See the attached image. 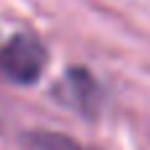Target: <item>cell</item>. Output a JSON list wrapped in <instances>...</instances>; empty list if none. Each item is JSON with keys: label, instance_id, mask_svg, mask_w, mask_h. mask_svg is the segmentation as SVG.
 I'll return each mask as SVG.
<instances>
[{"label": "cell", "instance_id": "obj_1", "mask_svg": "<svg viewBox=\"0 0 150 150\" xmlns=\"http://www.w3.org/2000/svg\"><path fill=\"white\" fill-rule=\"evenodd\" d=\"M47 69V47L45 42L29 32H13L0 37V79L11 84H37Z\"/></svg>", "mask_w": 150, "mask_h": 150}, {"label": "cell", "instance_id": "obj_2", "mask_svg": "<svg viewBox=\"0 0 150 150\" xmlns=\"http://www.w3.org/2000/svg\"><path fill=\"white\" fill-rule=\"evenodd\" d=\"M50 98L79 113L82 119H98L105 108V90L95 79V74L84 66H69L50 87Z\"/></svg>", "mask_w": 150, "mask_h": 150}, {"label": "cell", "instance_id": "obj_3", "mask_svg": "<svg viewBox=\"0 0 150 150\" xmlns=\"http://www.w3.org/2000/svg\"><path fill=\"white\" fill-rule=\"evenodd\" d=\"M21 140L29 150H95L63 132H50V129H29L21 134Z\"/></svg>", "mask_w": 150, "mask_h": 150}]
</instances>
